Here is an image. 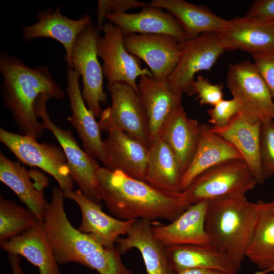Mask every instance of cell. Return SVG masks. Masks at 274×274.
I'll list each match as a JSON object with an SVG mask.
<instances>
[{"label": "cell", "mask_w": 274, "mask_h": 274, "mask_svg": "<svg viewBox=\"0 0 274 274\" xmlns=\"http://www.w3.org/2000/svg\"><path fill=\"white\" fill-rule=\"evenodd\" d=\"M39 221L28 209L0 197V244L29 229Z\"/></svg>", "instance_id": "32"}, {"label": "cell", "mask_w": 274, "mask_h": 274, "mask_svg": "<svg viewBox=\"0 0 274 274\" xmlns=\"http://www.w3.org/2000/svg\"><path fill=\"white\" fill-rule=\"evenodd\" d=\"M209 201L190 206L168 224L151 222L154 237L164 247L211 243L205 229V219Z\"/></svg>", "instance_id": "18"}, {"label": "cell", "mask_w": 274, "mask_h": 274, "mask_svg": "<svg viewBox=\"0 0 274 274\" xmlns=\"http://www.w3.org/2000/svg\"><path fill=\"white\" fill-rule=\"evenodd\" d=\"M260 159L263 176L266 180L274 175V121L261 122Z\"/></svg>", "instance_id": "33"}, {"label": "cell", "mask_w": 274, "mask_h": 274, "mask_svg": "<svg viewBox=\"0 0 274 274\" xmlns=\"http://www.w3.org/2000/svg\"><path fill=\"white\" fill-rule=\"evenodd\" d=\"M2 93L6 108L22 134L38 139L44 128L38 120L35 105L41 94H49L61 100L65 92L58 85L46 66L30 67L20 59L0 53Z\"/></svg>", "instance_id": "3"}, {"label": "cell", "mask_w": 274, "mask_h": 274, "mask_svg": "<svg viewBox=\"0 0 274 274\" xmlns=\"http://www.w3.org/2000/svg\"><path fill=\"white\" fill-rule=\"evenodd\" d=\"M257 184L243 159H232L202 173L182 192L191 206L203 200L246 195Z\"/></svg>", "instance_id": "5"}, {"label": "cell", "mask_w": 274, "mask_h": 274, "mask_svg": "<svg viewBox=\"0 0 274 274\" xmlns=\"http://www.w3.org/2000/svg\"><path fill=\"white\" fill-rule=\"evenodd\" d=\"M165 250L175 273L203 268L237 274L241 266V263L212 243L170 246L165 247Z\"/></svg>", "instance_id": "17"}, {"label": "cell", "mask_w": 274, "mask_h": 274, "mask_svg": "<svg viewBox=\"0 0 274 274\" xmlns=\"http://www.w3.org/2000/svg\"><path fill=\"white\" fill-rule=\"evenodd\" d=\"M261 125V121L252 123L239 113L227 125L211 127L214 132L238 150L259 184L265 180L260 159Z\"/></svg>", "instance_id": "22"}, {"label": "cell", "mask_w": 274, "mask_h": 274, "mask_svg": "<svg viewBox=\"0 0 274 274\" xmlns=\"http://www.w3.org/2000/svg\"><path fill=\"white\" fill-rule=\"evenodd\" d=\"M148 6L167 10L177 21L187 40L210 32H219L227 20L208 8L184 0H152Z\"/></svg>", "instance_id": "27"}, {"label": "cell", "mask_w": 274, "mask_h": 274, "mask_svg": "<svg viewBox=\"0 0 274 274\" xmlns=\"http://www.w3.org/2000/svg\"><path fill=\"white\" fill-rule=\"evenodd\" d=\"M8 259L11 263L13 274H24L20 268L19 256L16 254H9Z\"/></svg>", "instance_id": "40"}, {"label": "cell", "mask_w": 274, "mask_h": 274, "mask_svg": "<svg viewBox=\"0 0 274 274\" xmlns=\"http://www.w3.org/2000/svg\"><path fill=\"white\" fill-rule=\"evenodd\" d=\"M193 158L184 173L181 190L184 191L198 175L221 163L232 159H243L238 150L230 143L214 132L205 124Z\"/></svg>", "instance_id": "26"}, {"label": "cell", "mask_w": 274, "mask_h": 274, "mask_svg": "<svg viewBox=\"0 0 274 274\" xmlns=\"http://www.w3.org/2000/svg\"><path fill=\"white\" fill-rule=\"evenodd\" d=\"M147 5L136 0H99L96 10V28L98 31L101 30L108 14L126 13L131 8L145 7Z\"/></svg>", "instance_id": "34"}, {"label": "cell", "mask_w": 274, "mask_h": 274, "mask_svg": "<svg viewBox=\"0 0 274 274\" xmlns=\"http://www.w3.org/2000/svg\"><path fill=\"white\" fill-rule=\"evenodd\" d=\"M138 87L147 118L150 141L159 135L167 119L182 106L183 94L174 92L167 82L158 81L148 75L139 78Z\"/></svg>", "instance_id": "21"}, {"label": "cell", "mask_w": 274, "mask_h": 274, "mask_svg": "<svg viewBox=\"0 0 274 274\" xmlns=\"http://www.w3.org/2000/svg\"><path fill=\"white\" fill-rule=\"evenodd\" d=\"M64 198L75 202L80 209L81 222L78 230L104 247L113 248L120 236L126 234L135 220H122L102 210V205L86 197L79 189L62 191Z\"/></svg>", "instance_id": "14"}, {"label": "cell", "mask_w": 274, "mask_h": 274, "mask_svg": "<svg viewBox=\"0 0 274 274\" xmlns=\"http://www.w3.org/2000/svg\"><path fill=\"white\" fill-rule=\"evenodd\" d=\"M271 201L272 202L273 206H274V199Z\"/></svg>", "instance_id": "42"}, {"label": "cell", "mask_w": 274, "mask_h": 274, "mask_svg": "<svg viewBox=\"0 0 274 274\" xmlns=\"http://www.w3.org/2000/svg\"><path fill=\"white\" fill-rule=\"evenodd\" d=\"M52 98L49 94H41L36 100L35 111L42 120L44 129L49 130L56 139L67 159L71 176L83 194L91 201L100 203L102 195L98 184L97 171L100 165L95 159L83 150L69 130L55 124L47 112L46 105Z\"/></svg>", "instance_id": "6"}, {"label": "cell", "mask_w": 274, "mask_h": 274, "mask_svg": "<svg viewBox=\"0 0 274 274\" xmlns=\"http://www.w3.org/2000/svg\"><path fill=\"white\" fill-rule=\"evenodd\" d=\"M260 203L245 195L209 201L205 229L214 244L242 264L259 217Z\"/></svg>", "instance_id": "4"}, {"label": "cell", "mask_w": 274, "mask_h": 274, "mask_svg": "<svg viewBox=\"0 0 274 274\" xmlns=\"http://www.w3.org/2000/svg\"><path fill=\"white\" fill-rule=\"evenodd\" d=\"M148 148L145 181L161 190L181 193L184 173L172 150L159 135L150 141Z\"/></svg>", "instance_id": "29"}, {"label": "cell", "mask_w": 274, "mask_h": 274, "mask_svg": "<svg viewBox=\"0 0 274 274\" xmlns=\"http://www.w3.org/2000/svg\"><path fill=\"white\" fill-rule=\"evenodd\" d=\"M98 31L92 23L86 26L76 40L72 53L73 69L82 78V97L97 118L100 117V104L106 102L107 96L103 89L102 68L97 59Z\"/></svg>", "instance_id": "11"}, {"label": "cell", "mask_w": 274, "mask_h": 274, "mask_svg": "<svg viewBox=\"0 0 274 274\" xmlns=\"http://www.w3.org/2000/svg\"><path fill=\"white\" fill-rule=\"evenodd\" d=\"M97 177L107 208L122 220L171 222L190 206L182 192L160 190L120 170L100 165Z\"/></svg>", "instance_id": "1"}, {"label": "cell", "mask_w": 274, "mask_h": 274, "mask_svg": "<svg viewBox=\"0 0 274 274\" xmlns=\"http://www.w3.org/2000/svg\"><path fill=\"white\" fill-rule=\"evenodd\" d=\"M98 123L101 130L108 134L103 141L105 166L145 181L148 147L116 125L111 117L110 107L102 111Z\"/></svg>", "instance_id": "10"}, {"label": "cell", "mask_w": 274, "mask_h": 274, "mask_svg": "<svg viewBox=\"0 0 274 274\" xmlns=\"http://www.w3.org/2000/svg\"><path fill=\"white\" fill-rule=\"evenodd\" d=\"M0 141L20 162L38 167L52 176L62 191L73 190V179L67 159L61 148L45 143L23 134L0 129Z\"/></svg>", "instance_id": "8"}, {"label": "cell", "mask_w": 274, "mask_h": 274, "mask_svg": "<svg viewBox=\"0 0 274 274\" xmlns=\"http://www.w3.org/2000/svg\"><path fill=\"white\" fill-rule=\"evenodd\" d=\"M218 34L225 51L238 49L254 55L274 48L271 24L245 16L227 20Z\"/></svg>", "instance_id": "20"}, {"label": "cell", "mask_w": 274, "mask_h": 274, "mask_svg": "<svg viewBox=\"0 0 274 274\" xmlns=\"http://www.w3.org/2000/svg\"><path fill=\"white\" fill-rule=\"evenodd\" d=\"M107 89L112 99L111 115L115 123L148 147L150 142L148 120L139 94L122 82L108 83Z\"/></svg>", "instance_id": "19"}, {"label": "cell", "mask_w": 274, "mask_h": 274, "mask_svg": "<svg viewBox=\"0 0 274 274\" xmlns=\"http://www.w3.org/2000/svg\"><path fill=\"white\" fill-rule=\"evenodd\" d=\"M180 47L179 60L167 82L174 92L192 96L195 94V75L210 70L225 49L218 32L203 33L180 42Z\"/></svg>", "instance_id": "9"}, {"label": "cell", "mask_w": 274, "mask_h": 274, "mask_svg": "<svg viewBox=\"0 0 274 274\" xmlns=\"http://www.w3.org/2000/svg\"><path fill=\"white\" fill-rule=\"evenodd\" d=\"M80 76L73 68L66 72V92L70 100L72 115L68 121L74 127L81 139L84 150L105 166L106 157L101 129L92 112L86 106L79 85Z\"/></svg>", "instance_id": "15"}, {"label": "cell", "mask_w": 274, "mask_h": 274, "mask_svg": "<svg viewBox=\"0 0 274 274\" xmlns=\"http://www.w3.org/2000/svg\"><path fill=\"white\" fill-rule=\"evenodd\" d=\"M201 125L197 120L189 118L181 106L170 115L160 130L159 136L177 156L184 173L197 149Z\"/></svg>", "instance_id": "28"}, {"label": "cell", "mask_w": 274, "mask_h": 274, "mask_svg": "<svg viewBox=\"0 0 274 274\" xmlns=\"http://www.w3.org/2000/svg\"><path fill=\"white\" fill-rule=\"evenodd\" d=\"M115 247L121 254L132 249L138 250L148 274H176L168 260L165 247L152 234L151 222L135 220L126 236L118 238Z\"/></svg>", "instance_id": "23"}, {"label": "cell", "mask_w": 274, "mask_h": 274, "mask_svg": "<svg viewBox=\"0 0 274 274\" xmlns=\"http://www.w3.org/2000/svg\"><path fill=\"white\" fill-rule=\"evenodd\" d=\"M176 274H229L223 271L210 269L197 268L183 270Z\"/></svg>", "instance_id": "39"}, {"label": "cell", "mask_w": 274, "mask_h": 274, "mask_svg": "<svg viewBox=\"0 0 274 274\" xmlns=\"http://www.w3.org/2000/svg\"><path fill=\"white\" fill-rule=\"evenodd\" d=\"M64 198L62 191L54 187L43 221L57 263H77L99 274H132L116 247L103 246L71 224L65 212Z\"/></svg>", "instance_id": "2"}, {"label": "cell", "mask_w": 274, "mask_h": 274, "mask_svg": "<svg viewBox=\"0 0 274 274\" xmlns=\"http://www.w3.org/2000/svg\"><path fill=\"white\" fill-rule=\"evenodd\" d=\"M0 245L9 254L25 258L38 268L39 274H60L43 221Z\"/></svg>", "instance_id": "25"}, {"label": "cell", "mask_w": 274, "mask_h": 274, "mask_svg": "<svg viewBox=\"0 0 274 274\" xmlns=\"http://www.w3.org/2000/svg\"><path fill=\"white\" fill-rule=\"evenodd\" d=\"M239 113L240 107L236 100L233 98L229 100L223 99L208 111L210 116L209 122L213 126L223 127Z\"/></svg>", "instance_id": "35"}, {"label": "cell", "mask_w": 274, "mask_h": 274, "mask_svg": "<svg viewBox=\"0 0 274 274\" xmlns=\"http://www.w3.org/2000/svg\"><path fill=\"white\" fill-rule=\"evenodd\" d=\"M223 87L220 84H213L210 81L199 75L194 85L195 94H197L200 105L214 106L223 99Z\"/></svg>", "instance_id": "36"}, {"label": "cell", "mask_w": 274, "mask_h": 274, "mask_svg": "<svg viewBox=\"0 0 274 274\" xmlns=\"http://www.w3.org/2000/svg\"><path fill=\"white\" fill-rule=\"evenodd\" d=\"M271 24V25H272V26L273 27V29H274V21H272V22H269Z\"/></svg>", "instance_id": "41"}, {"label": "cell", "mask_w": 274, "mask_h": 274, "mask_svg": "<svg viewBox=\"0 0 274 274\" xmlns=\"http://www.w3.org/2000/svg\"><path fill=\"white\" fill-rule=\"evenodd\" d=\"M253 63L267 85L274 97V48L252 55Z\"/></svg>", "instance_id": "37"}, {"label": "cell", "mask_w": 274, "mask_h": 274, "mask_svg": "<svg viewBox=\"0 0 274 274\" xmlns=\"http://www.w3.org/2000/svg\"><path fill=\"white\" fill-rule=\"evenodd\" d=\"M101 30L104 36H98L96 50L97 56L103 61L102 71L108 83H126L139 94L136 79L145 75L153 77L151 71L143 68L136 58L127 51L119 27L109 21L105 22Z\"/></svg>", "instance_id": "12"}, {"label": "cell", "mask_w": 274, "mask_h": 274, "mask_svg": "<svg viewBox=\"0 0 274 274\" xmlns=\"http://www.w3.org/2000/svg\"><path fill=\"white\" fill-rule=\"evenodd\" d=\"M226 85L241 113L255 123L274 119V102L270 90L253 63L249 60L230 64Z\"/></svg>", "instance_id": "7"}, {"label": "cell", "mask_w": 274, "mask_h": 274, "mask_svg": "<svg viewBox=\"0 0 274 274\" xmlns=\"http://www.w3.org/2000/svg\"><path fill=\"white\" fill-rule=\"evenodd\" d=\"M123 40L127 51L146 63L155 80L167 82L180 57V41L163 34L132 33Z\"/></svg>", "instance_id": "13"}, {"label": "cell", "mask_w": 274, "mask_h": 274, "mask_svg": "<svg viewBox=\"0 0 274 274\" xmlns=\"http://www.w3.org/2000/svg\"><path fill=\"white\" fill-rule=\"evenodd\" d=\"M245 16L268 23L274 21V0L254 1Z\"/></svg>", "instance_id": "38"}, {"label": "cell", "mask_w": 274, "mask_h": 274, "mask_svg": "<svg viewBox=\"0 0 274 274\" xmlns=\"http://www.w3.org/2000/svg\"><path fill=\"white\" fill-rule=\"evenodd\" d=\"M32 180L29 170L20 161L10 160L1 152V181L15 193L39 221H43L48 202L45 199L44 190Z\"/></svg>", "instance_id": "30"}, {"label": "cell", "mask_w": 274, "mask_h": 274, "mask_svg": "<svg viewBox=\"0 0 274 274\" xmlns=\"http://www.w3.org/2000/svg\"><path fill=\"white\" fill-rule=\"evenodd\" d=\"M59 6L50 12L41 10L37 15L38 21L33 24L22 26V37L25 41L48 38L59 42L64 47V57L68 68H73L72 53L74 44L79 35L91 23L89 15H84L77 20L71 19L60 12Z\"/></svg>", "instance_id": "16"}, {"label": "cell", "mask_w": 274, "mask_h": 274, "mask_svg": "<svg viewBox=\"0 0 274 274\" xmlns=\"http://www.w3.org/2000/svg\"><path fill=\"white\" fill-rule=\"evenodd\" d=\"M259 201L258 219L245 257L259 269L268 272L274 271V206L272 201Z\"/></svg>", "instance_id": "31"}, {"label": "cell", "mask_w": 274, "mask_h": 274, "mask_svg": "<svg viewBox=\"0 0 274 274\" xmlns=\"http://www.w3.org/2000/svg\"><path fill=\"white\" fill-rule=\"evenodd\" d=\"M106 19L117 26L124 36L132 34H163L180 42L187 40L174 17L163 9L147 6L136 13L108 14Z\"/></svg>", "instance_id": "24"}]
</instances>
